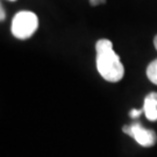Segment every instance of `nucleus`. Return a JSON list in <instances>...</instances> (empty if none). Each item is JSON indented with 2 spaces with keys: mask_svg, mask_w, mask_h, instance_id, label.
Returning a JSON list of instances; mask_svg holds the SVG:
<instances>
[{
  "mask_svg": "<svg viewBox=\"0 0 157 157\" xmlns=\"http://www.w3.org/2000/svg\"><path fill=\"white\" fill-rule=\"evenodd\" d=\"M154 45H155V48H156V50H157V35L154 37Z\"/></svg>",
  "mask_w": 157,
  "mask_h": 157,
  "instance_id": "1a4fd4ad",
  "label": "nucleus"
},
{
  "mask_svg": "<svg viewBox=\"0 0 157 157\" xmlns=\"http://www.w3.org/2000/svg\"><path fill=\"white\" fill-rule=\"evenodd\" d=\"M143 113V108L142 109H132L130 112H129V117L130 118H133V119H136V118H139L141 114Z\"/></svg>",
  "mask_w": 157,
  "mask_h": 157,
  "instance_id": "423d86ee",
  "label": "nucleus"
},
{
  "mask_svg": "<svg viewBox=\"0 0 157 157\" xmlns=\"http://www.w3.org/2000/svg\"><path fill=\"white\" fill-rule=\"evenodd\" d=\"M89 1H90V4L92 6H98L100 4H104L106 0H89Z\"/></svg>",
  "mask_w": 157,
  "mask_h": 157,
  "instance_id": "0eeeda50",
  "label": "nucleus"
},
{
  "mask_svg": "<svg viewBox=\"0 0 157 157\" xmlns=\"http://www.w3.org/2000/svg\"><path fill=\"white\" fill-rule=\"evenodd\" d=\"M147 77L152 84L157 85V58L147 67Z\"/></svg>",
  "mask_w": 157,
  "mask_h": 157,
  "instance_id": "39448f33",
  "label": "nucleus"
},
{
  "mask_svg": "<svg viewBox=\"0 0 157 157\" xmlns=\"http://www.w3.org/2000/svg\"><path fill=\"white\" fill-rule=\"evenodd\" d=\"M122 132L133 137L140 146L142 147H152L157 141L156 133L154 130L147 129L142 127L141 124H133L130 126H124Z\"/></svg>",
  "mask_w": 157,
  "mask_h": 157,
  "instance_id": "7ed1b4c3",
  "label": "nucleus"
},
{
  "mask_svg": "<svg viewBox=\"0 0 157 157\" xmlns=\"http://www.w3.org/2000/svg\"><path fill=\"white\" fill-rule=\"evenodd\" d=\"M97 51V70L102 78L117 83L124 75V67L120 61L119 55L113 49V43L107 39H101L95 43Z\"/></svg>",
  "mask_w": 157,
  "mask_h": 157,
  "instance_id": "f257e3e1",
  "label": "nucleus"
},
{
  "mask_svg": "<svg viewBox=\"0 0 157 157\" xmlns=\"http://www.w3.org/2000/svg\"><path fill=\"white\" fill-rule=\"evenodd\" d=\"M10 1H15V0H10Z\"/></svg>",
  "mask_w": 157,
  "mask_h": 157,
  "instance_id": "9d476101",
  "label": "nucleus"
},
{
  "mask_svg": "<svg viewBox=\"0 0 157 157\" xmlns=\"http://www.w3.org/2000/svg\"><path fill=\"white\" fill-rule=\"evenodd\" d=\"M37 28L39 19L33 12H17L12 20V34L19 40H27L32 37Z\"/></svg>",
  "mask_w": 157,
  "mask_h": 157,
  "instance_id": "f03ea898",
  "label": "nucleus"
},
{
  "mask_svg": "<svg viewBox=\"0 0 157 157\" xmlns=\"http://www.w3.org/2000/svg\"><path fill=\"white\" fill-rule=\"evenodd\" d=\"M143 112L149 121H157V92H150L144 98Z\"/></svg>",
  "mask_w": 157,
  "mask_h": 157,
  "instance_id": "20e7f679",
  "label": "nucleus"
},
{
  "mask_svg": "<svg viewBox=\"0 0 157 157\" xmlns=\"http://www.w3.org/2000/svg\"><path fill=\"white\" fill-rule=\"evenodd\" d=\"M0 10H1V12H0V13H1V14H0V20H1V21H4V20H5V17H6L5 11H4V7L1 6V8H0Z\"/></svg>",
  "mask_w": 157,
  "mask_h": 157,
  "instance_id": "6e6552de",
  "label": "nucleus"
}]
</instances>
